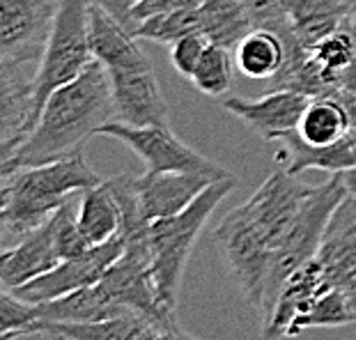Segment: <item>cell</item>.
<instances>
[{
  "instance_id": "1",
  "label": "cell",
  "mask_w": 356,
  "mask_h": 340,
  "mask_svg": "<svg viewBox=\"0 0 356 340\" xmlns=\"http://www.w3.org/2000/svg\"><path fill=\"white\" fill-rule=\"evenodd\" d=\"M111 118H115V108L108 72L99 60H92L81 76L49 97L35 129L3 159V175L83 154L88 140L99 136Z\"/></svg>"
},
{
  "instance_id": "2",
  "label": "cell",
  "mask_w": 356,
  "mask_h": 340,
  "mask_svg": "<svg viewBox=\"0 0 356 340\" xmlns=\"http://www.w3.org/2000/svg\"><path fill=\"white\" fill-rule=\"evenodd\" d=\"M102 182L99 172L90 168L83 154L3 175L0 221L5 244L14 246L33 230L42 228L70 198Z\"/></svg>"
},
{
  "instance_id": "3",
  "label": "cell",
  "mask_w": 356,
  "mask_h": 340,
  "mask_svg": "<svg viewBox=\"0 0 356 340\" xmlns=\"http://www.w3.org/2000/svg\"><path fill=\"white\" fill-rule=\"evenodd\" d=\"M237 186V177H223L211 182L184 211L175 216H165L149 225V255H152V278L159 294V301L165 311L175 313L181 276H184L186 260L191 255L195 239L207 225L209 216L228 198V193Z\"/></svg>"
},
{
  "instance_id": "4",
  "label": "cell",
  "mask_w": 356,
  "mask_h": 340,
  "mask_svg": "<svg viewBox=\"0 0 356 340\" xmlns=\"http://www.w3.org/2000/svg\"><path fill=\"white\" fill-rule=\"evenodd\" d=\"M345 195H347V186L343 182V175L338 172L329 182L313 186V191L301 202L292 225L287 228V232L278 241L274 251V264H271L267 304H264L262 320H267V315L271 313V306H274L278 290L285 283V278L299 267H304L306 262L317 258V253L322 248L324 232H327V225L331 221V214L336 211V207L340 205V200Z\"/></svg>"
},
{
  "instance_id": "5",
  "label": "cell",
  "mask_w": 356,
  "mask_h": 340,
  "mask_svg": "<svg viewBox=\"0 0 356 340\" xmlns=\"http://www.w3.org/2000/svg\"><path fill=\"white\" fill-rule=\"evenodd\" d=\"M90 0H60L56 26L47 49L35 70V106L33 122L37 124L49 97L67 83H72L92 63L88 35Z\"/></svg>"
},
{
  "instance_id": "6",
  "label": "cell",
  "mask_w": 356,
  "mask_h": 340,
  "mask_svg": "<svg viewBox=\"0 0 356 340\" xmlns=\"http://www.w3.org/2000/svg\"><path fill=\"white\" fill-rule=\"evenodd\" d=\"M214 241L248 304L255 311L264 313L271 264H274V246L255 228L241 205L216 225Z\"/></svg>"
},
{
  "instance_id": "7",
  "label": "cell",
  "mask_w": 356,
  "mask_h": 340,
  "mask_svg": "<svg viewBox=\"0 0 356 340\" xmlns=\"http://www.w3.org/2000/svg\"><path fill=\"white\" fill-rule=\"evenodd\" d=\"M99 136H108L131 149L134 154L140 156L147 170L161 172V170H179V172H200L214 179L230 177L232 172L225 170L223 165L214 163L211 159L195 152L193 147L184 145L170 127H131L120 120H111L102 127Z\"/></svg>"
},
{
  "instance_id": "8",
  "label": "cell",
  "mask_w": 356,
  "mask_h": 340,
  "mask_svg": "<svg viewBox=\"0 0 356 340\" xmlns=\"http://www.w3.org/2000/svg\"><path fill=\"white\" fill-rule=\"evenodd\" d=\"M60 0H0V65H40Z\"/></svg>"
},
{
  "instance_id": "9",
  "label": "cell",
  "mask_w": 356,
  "mask_h": 340,
  "mask_svg": "<svg viewBox=\"0 0 356 340\" xmlns=\"http://www.w3.org/2000/svg\"><path fill=\"white\" fill-rule=\"evenodd\" d=\"M122 253L124 237L118 235L111 241H106V244L88 248L86 253L76 255V258L63 260L58 267H53L47 274L33 278L30 283L21 285V288L12 292L19 299L28 301V304H47V301L60 299L74 290L86 288V285L99 283L106 271L120 260Z\"/></svg>"
},
{
  "instance_id": "10",
  "label": "cell",
  "mask_w": 356,
  "mask_h": 340,
  "mask_svg": "<svg viewBox=\"0 0 356 340\" xmlns=\"http://www.w3.org/2000/svg\"><path fill=\"white\" fill-rule=\"evenodd\" d=\"M331 288L333 281L329 278L320 258L310 260L304 267L292 271L285 278V283L280 285L271 313L264 320V340L299 336V322L315 306V301Z\"/></svg>"
},
{
  "instance_id": "11",
  "label": "cell",
  "mask_w": 356,
  "mask_h": 340,
  "mask_svg": "<svg viewBox=\"0 0 356 340\" xmlns=\"http://www.w3.org/2000/svg\"><path fill=\"white\" fill-rule=\"evenodd\" d=\"M310 191H313V186L299 182L297 175H290L280 168L257 186V191L241 205V209L246 211V216L276 251L278 241L292 225L301 202L306 200Z\"/></svg>"
},
{
  "instance_id": "12",
  "label": "cell",
  "mask_w": 356,
  "mask_h": 340,
  "mask_svg": "<svg viewBox=\"0 0 356 340\" xmlns=\"http://www.w3.org/2000/svg\"><path fill=\"white\" fill-rule=\"evenodd\" d=\"M108 79L115 120L131 127H170V108L152 65L108 72Z\"/></svg>"
},
{
  "instance_id": "13",
  "label": "cell",
  "mask_w": 356,
  "mask_h": 340,
  "mask_svg": "<svg viewBox=\"0 0 356 340\" xmlns=\"http://www.w3.org/2000/svg\"><path fill=\"white\" fill-rule=\"evenodd\" d=\"M310 97L294 90H264L257 99L244 97H225L223 108L241 120L248 129L257 133L264 143H274L278 136L297 129Z\"/></svg>"
},
{
  "instance_id": "14",
  "label": "cell",
  "mask_w": 356,
  "mask_h": 340,
  "mask_svg": "<svg viewBox=\"0 0 356 340\" xmlns=\"http://www.w3.org/2000/svg\"><path fill=\"white\" fill-rule=\"evenodd\" d=\"M317 258L324 264L329 278L340 288L356 313V195L347 193L324 232Z\"/></svg>"
},
{
  "instance_id": "15",
  "label": "cell",
  "mask_w": 356,
  "mask_h": 340,
  "mask_svg": "<svg viewBox=\"0 0 356 340\" xmlns=\"http://www.w3.org/2000/svg\"><path fill=\"white\" fill-rule=\"evenodd\" d=\"M211 182L216 179L209 175L179 170H145V175L134 177L138 205L149 223L184 211Z\"/></svg>"
},
{
  "instance_id": "16",
  "label": "cell",
  "mask_w": 356,
  "mask_h": 340,
  "mask_svg": "<svg viewBox=\"0 0 356 340\" xmlns=\"http://www.w3.org/2000/svg\"><path fill=\"white\" fill-rule=\"evenodd\" d=\"M35 106V72L30 67L0 65V149L10 156L30 131Z\"/></svg>"
},
{
  "instance_id": "17",
  "label": "cell",
  "mask_w": 356,
  "mask_h": 340,
  "mask_svg": "<svg viewBox=\"0 0 356 340\" xmlns=\"http://www.w3.org/2000/svg\"><path fill=\"white\" fill-rule=\"evenodd\" d=\"M63 262L49 218L42 228L33 230L14 246H7L0 255V281L5 290H17L33 278L47 274Z\"/></svg>"
},
{
  "instance_id": "18",
  "label": "cell",
  "mask_w": 356,
  "mask_h": 340,
  "mask_svg": "<svg viewBox=\"0 0 356 340\" xmlns=\"http://www.w3.org/2000/svg\"><path fill=\"white\" fill-rule=\"evenodd\" d=\"M90 49L95 60L108 72L115 70H138V67L152 65L140 49L138 37L131 30L115 21L108 12L90 0V21H88Z\"/></svg>"
},
{
  "instance_id": "19",
  "label": "cell",
  "mask_w": 356,
  "mask_h": 340,
  "mask_svg": "<svg viewBox=\"0 0 356 340\" xmlns=\"http://www.w3.org/2000/svg\"><path fill=\"white\" fill-rule=\"evenodd\" d=\"M274 149V159L283 165L290 175H299L308 168L315 170H327L338 175L356 165V127L345 136L343 140H338L336 145L329 147H313L306 145L297 133L287 131L271 143Z\"/></svg>"
},
{
  "instance_id": "20",
  "label": "cell",
  "mask_w": 356,
  "mask_h": 340,
  "mask_svg": "<svg viewBox=\"0 0 356 340\" xmlns=\"http://www.w3.org/2000/svg\"><path fill=\"white\" fill-rule=\"evenodd\" d=\"M37 313H40V322L86 324V322L111 320V317H122L136 311L127 308L122 301H118L99 281L95 285H86L81 290H74L60 299L47 301V304H37Z\"/></svg>"
},
{
  "instance_id": "21",
  "label": "cell",
  "mask_w": 356,
  "mask_h": 340,
  "mask_svg": "<svg viewBox=\"0 0 356 340\" xmlns=\"http://www.w3.org/2000/svg\"><path fill=\"white\" fill-rule=\"evenodd\" d=\"M37 334L44 336H63L72 340H161L168 329L140 313H129L122 317H111L102 322L86 324H56V322H37Z\"/></svg>"
},
{
  "instance_id": "22",
  "label": "cell",
  "mask_w": 356,
  "mask_h": 340,
  "mask_svg": "<svg viewBox=\"0 0 356 340\" xmlns=\"http://www.w3.org/2000/svg\"><path fill=\"white\" fill-rule=\"evenodd\" d=\"M283 10L294 37L310 51L345 28L350 0H283Z\"/></svg>"
},
{
  "instance_id": "23",
  "label": "cell",
  "mask_w": 356,
  "mask_h": 340,
  "mask_svg": "<svg viewBox=\"0 0 356 340\" xmlns=\"http://www.w3.org/2000/svg\"><path fill=\"white\" fill-rule=\"evenodd\" d=\"M354 129V113L345 102L333 97H315L310 99L301 115L294 133L306 145L329 147L343 140Z\"/></svg>"
},
{
  "instance_id": "24",
  "label": "cell",
  "mask_w": 356,
  "mask_h": 340,
  "mask_svg": "<svg viewBox=\"0 0 356 340\" xmlns=\"http://www.w3.org/2000/svg\"><path fill=\"white\" fill-rule=\"evenodd\" d=\"M232 53L237 70L255 81H274L287 63L285 42L267 28H253Z\"/></svg>"
},
{
  "instance_id": "25",
  "label": "cell",
  "mask_w": 356,
  "mask_h": 340,
  "mask_svg": "<svg viewBox=\"0 0 356 340\" xmlns=\"http://www.w3.org/2000/svg\"><path fill=\"white\" fill-rule=\"evenodd\" d=\"M79 228L88 246H99L120 235L122 228V211L115 193L108 182L97 184L81 193L79 202Z\"/></svg>"
},
{
  "instance_id": "26",
  "label": "cell",
  "mask_w": 356,
  "mask_h": 340,
  "mask_svg": "<svg viewBox=\"0 0 356 340\" xmlns=\"http://www.w3.org/2000/svg\"><path fill=\"white\" fill-rule=\"evenodd\" d=\"M198 17L200 33L207 42L230 51L253 30V21L241 0H202Z\"/></svg>"
},
{
  "instance_id": "27",
  "label": "cell",
  "mask_w": 356,
  "mask_h": 340,
  "mask_svg": "<svg viewBox=\"0 0 356 340\" xmlns=\"http://www.w3.org/2000/svg\"><path fill=\"white\" fill-rule=\"evenodd\" d=\"M230 49H223L218 44H207L204 49L200 65L195 67L191 83L198 92L211 99H223V95L230 92L232 81H234V56H230Z\"/></svg>"
},
{
  "instance_id": "28",
  "label": "cell",
  "mask_w": 356,
  "mask_h": 340,
  "mask_svg": "<svg viewBox=\"0 0 356 340\" xmlns=\"http://www.w3.org/2000/svg\"><path fill=\"white\" fill-rule=\"evenodd\" d=\"M200 33V17L198 10H179L170 14H161V17L147 19L136 28V37L138 40H147L154 44H168L172 47L181 37Z\"/></svg>"
},
{
  "instance_id": "29",
  "label": "cell",
  "mask_w": 356,
  "mask_h": 340,
  "mask_svg": "<svg viewBox=\"0 0 356 340\" xmlns=\"http://www.w3.org/2000/svg\"><path fill=\"white\" fill-rule=\"evenodd\" d=\"M356 322V313L347 299V294L340 288H333L324 292L315 306L310 308L308 315L299 322V334L308 329H329V327H347Z\"/></svg>"
},
{
  "instance_id": "30",
  "label": "cell",
  "mask_w": 356,
  "mask_h": 340,
  "mask_svg": "<svg viewBox=\"0 0 356 340\" xmlns=\"http://www.w3.org/2000/svg\"><path fill=\"white\" fill-rule=\"evenodd\" d=\"M37 304L19 299L12 290H3L0 294V340H12L21 336L37 334Z\"/></svg>"
},
{
  "instance_id": "31",
  "label": "cell",
  "mask_w": 356,
  "mask_h": 340,
  "mask_svg": "<svg viewBox=\"0 0 356 340\" xmlns=\"http://www.w3.org/2000/svg\"><path fill=\"white\" fill-rule=\"evenodd\" d=\"M207 37L202 33H193V35H186L181 37L179 42H175L170 47V63L172 67L177 70L179 76H184L191 81L195 67L200 65V58L204 49H207Z\"/></svg>"
},
{
  "instance_id": "32",
  "label": "cell",
  "mask_w": 356,
  "mask_h": 340,
  "mask_svg": "<svg viewBox=\"0 0 356 340\" xmlns=\"http://www.w3.org/2000/svg\"><path fill=\"white\" fill-rule=\"evenodd\" d=\"M202 0H138V5L134 7L131 19H134V33L143 21L161 17V14L179 12V10H198Z\"/></svg>"
},
{
  "instance_id": "33",
  "label": "cell",
  "mask_w": 356,
  "mask_h": 340,
  "mask_svg": "<svg viewBox=\"0 0 356 340\" xmlns=\"http://www.w3.org/2000/svg\"><path fill=\"white\" fill-rule=\"evenodd\" d=\"M95 5H99L104 12H108L113 19L120 21L124 28H129L134 33V19L131 12L138 5V0H92Z\"/></svg>"
},
{
  "instance_id": "34",
  "label": "cell",
  "mask_w": 356,
  "mask_h": 340,
  "mask_svg": "<svg viewBox=\"0 0 356 340\" xmlns=\"http://www.w3.org/2000/svg\"><path fill=\"white\" fill-rule=\"evenodd\" d=\"M343 175V182L347 186V193H354L356 195V165L350 170H345V172H340Z\"/></svg>"
},
{
  "instance_id": "35",
  "label": "cell",
  "mask_w": 356,
  "mask_h": 340,
  "mask_svg": "<svg viewBox=\"0 0 356 340\" xmlns=\"http://www.w3.org/2000/svg\"><path fill=\"white\" fill-rule=\"evenodd\" d=\"M345 28L356 37V0H350V12H347V24Z\"/></svg>"
},
{
  "instance_id": "36",
  "label": "cell",
  "mask_w": 356,
  "mask_h": 340,
  "mask_svg": "<svg viewBox=\"0 0 356 340\" xmlns=\"http://www.w3.org/2000/svg\"><path fill=\"white\" fill-rule=\"evenodd\" d=\"M165 336H168V334H165ZM165 336L161 338V340H165ZM53 340H72V338H63V336H51Z\"/></svg>"
}]
</instances>
